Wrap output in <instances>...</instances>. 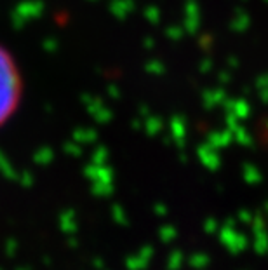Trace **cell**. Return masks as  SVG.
Listing matches in <instances>:
<instances>
[{"label": "cell", "instance_id": "6da1fadb", "mask_svg": "<svg viewBox=\"0 0 268 270\" xmlns=\"http://www.w3.org/2000/svg\"><path fill=\"white\" fill-rule=\"evenodd\" d=\"M25 98V77L13 51L0 42V129L18 114Z\"/></svg>", "mask_w": 268, "mask_h": 270}]
</instances>
